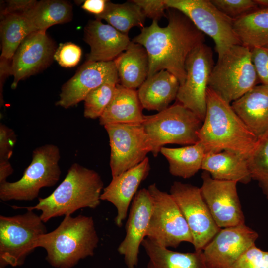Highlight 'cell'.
Masks as SVG:
<instances>
[{
  "instance_id": "cell-1",
  "label": "cell",
  "mask_w": 268,
  "mask_h": 268,
  "mask_svg": "<svg viewBox=\"0 0 268 268\" xmlns=\"http://www.w3.org/2000/svg\"><path fill=\"white\" fill-rule=\"evenodd\" d=\"M167 25L161 27L158 21L141 28L133 42L144 47L149 59L150 77L161 70L173 74L180 85L185 79V63L189 54L204 43V34L181 12L168 8Z\"/></svg>"
},
{
  "instance_id": "cell-2",
  "label": "cell",
  "mask_w": 268,
  "mask_h": 268,
  "mask_svg": "<svg viewBox=\"0 0 268 268\" xmlns=\"http://www.w3.org/2000/svg\"><path fill=\"white\" fill-rule=\"evenodd\" d=\"M198 138L206 153L227 150L247 158L258 140L231 105L208 87L206 114Z\"/></svg>"
},
{
  "instance_id": "cell-3",
  "label": "cell",
  "mask_w": 268,
  "mask_h": 268,
  "mask_svg": "<svg viewBox=\"0 0 268 268\" xmlns=\"http://www.w3.org/2000/svg\"><path fill=\"white\" fill-rule=\"evenodd\" d=\"M103 186L102 179L96 171L74 163L50 195L39 198L35 206L22 208L41 211L40 217L46 223L53 218L71 215L81 208H96L100 203Z\"/></svg>"
},
{
  "instance_id": "cell-4",
  "label": "cell",
  "mask_w": 268,
  "mask_h": 268,
  "mask_svg": "<svg viewBox=\"0 0 268 268\" xmlns=\"http://www.w3.org/2000/svg\"><path fill=\"white\" fill-rule=\"evenodd\" d=\"M99 241L92 217L67 215L53 231L38 237L35 247L46 250V259L52 267L71 268L92 256Z\"/></svg>"
},
{
  "instance_id": "cell-5",
  "label": "cell",
  "mask_w": 268,
  "mask_h": 268,
  "mask_svg": "<svg viewBox=\"0 0 268 268\" xmlns=\"http://www.w3.org/2000/svg\"><path fill=\"white\" fill-rule=\"evenodd\" d=\"M258 80L251 49L235 45L218 57L208 87L230 104L257 85Z\"/></svg>"
},
{
  "instance_id": "cell-6",
  "label": "cell",
  "mask_w": 268,
  "mask_h": 268,
  "mask_svg": "<svg viewBox=\"0 0 268 268\" xmlns=\"http://www.w3.org/2000/svg\"><path fill=\"white\" fill-rule=\"evenodd\" d=\"M202 121L179 103L152 115H144L142 123L156 157L167 144L192 145L199 142L198 133Z\"/></svg>"
},
{
  "instance_id": "cell-7",
  "label": "cell",
  "mask_w": 268,
  "mask_h": 268,
  "mask_svg": "<svg viewBox=\"0 0 268 268\" xmlns=\"http://www.w3.org/2000/svg\"><path fill=\"white\" fill-rule=\"evenodd\" d=\"M60 159V150L55 145L45 144L35 149L22 177L17 181L0 184V200L32 201L37 198L41 188L52 187L59 180Z\"/></svg>"
},
{
  "instance_id": "cell-8",
  "label": "cell",
  "mask_w": 268,
  "mask_h": 268,
  "mask_svg": "<svg viewBox=\"0 0 268 268\" xmlns=\"http://www.w3.org/2000/svg\"><path fill=\"white\" fill-rule=\"evenodd\" d=\"M44 223L33 210L13 216H0V268L23 264L36 249L37 238L47 233Z\"/></svg>"
},
{
  "instance_id": "cell-9",
  "label": "cell",
  "mask_w": 268,
  "mask_h": 268,
  "mask_svg": "<svg viewBox=\"0 0 268 268\" xmlns=\"http://www.w3.org/2000/svg\"><path fill=\"white\" fill-rule=\"evenodd\" d=\"M152 210L146 238L166 248H176L181 243H193L188 224L170 194L160 190L155 183L147 188Z\"/></svg>"
},
{
  "instance_id": "cell-10",
  "label": "cell",
  "mask_w": 268,
  "mask_h": 268,
  "mask_svg": "<svg viewBox=\"0 0 268 268\" xmlns=\"http://www.w3.org/2000/svg\"><path fill=\"white\" fill-rule=\"evenodd\" d=\"M168 8L176 9L186 16L215 44L218 57L231 47L242 45L233 29L234 19L224 15L209 0H165Z\"/></svg>"
},
{
  "instance_id": "cell-11",
  "label": "cell",
  "mask_w": 268,
  "mask_h": 268,
  "mask_svg": "<svg viewBox=\"0 0 268 268\" xmlns=\"http://www.w3.org/2000/svg\"><path fill=\"white\" fill-rule=\"evenodd\" d=\"M214 66L210 47L202 43L188 55L185 63L186 77L180 85L178 103L194 113L202 122L206 111L208 81Z\"/></svg>"
},
{
  "instance_id": "cell-12",
  "label": "cell",
  "mask_w": 268,
  "mask_h": 268,
  "mask_svg": "<svg viewBox=\"0 0 268 268\" xmlns=\"http://www.w3.org/2000/svg\"><path fill=\"white\" fill-rule=\"evenodd\" d=\"M104 127L109 139L112 177L137 165L151 152L142 124H109Z\"/></svg>"
},
{
  "instance_id": "cell-13",
  "label": "cell",
  "mask_w": 268,
  "mask_h": 268,
  "mask_svg": "<svg viewBox=\"0 0 268 268\" xmlns=\"http://www.w3.org/2000/svg\"><path fill=\"white\" fill-rule=\"evenodd\" d=\"M170 194L188 224L195 251H202L221 228L213 218L200 188L175 181Z\"/></svg>"
},
{
  "instance_id": "cell-14",
  "label": "cell",
  "mask_w": 268,
  "mask_h": 268,
  "mask_svg": "<svg viewBox=\"0 0 268 268\" xmlns=\"http://www.w3.org/2000/svg\"><path fill=\"white\" fill-rule=\"evenodd\" d=\"M201 178V193L217 226L223 228L245 224L237 182L214 179L205 171Z\"/></svg>"
},
{
  "instance_id": "cell-15",
  "label": "cell",
  "mask_w": 268,
  "mask_h": 268,
  "mask_svg": "<svg viewBox=\"0 0 268 268\" xmlns=\"http://www.w3.org/2000/svg\"><path fill=\"white\" fill-rule=\"evenodd\" d=\"M245 224L221 228L203 251L207 268H232L258 238Z\"/></svg>"
},
{
  "instance_id": "cell-16",
  "label": "cell",
  "mask_w": 268,
  "mask_h": 268,
  "mask_svg": "<svg viewBox=\"0 0 268 268\" xmlns=\"http://www.w3.org/2000/svg\"><path fill=\"white\" fill-rule=\"evenodd\" d=\"M53 40L46 31H35L22 42L11 61L13 81L11 88L15 89L19 82L34 75L49 66L56 50Z\"/></svg>"
},
{
  "instance_id": "cell-17",
  "label": "cell",
  "mask_w": 268,
  "mask_h": 268,
  "mask_svg": "<svg viewBox=\"0 0 268 268\" xmlns=\"http://www.w3.org/2000/svg\"><path fill=\"white\" fill-rule=\"evenodd\" d=\"M111 80H119L114 61H86L62 87L56 105L65 109L84 101L93 89Z\"/></svg>"
},
{
  "instance_id": "cell-18",
  "label": "cell",
  "mask_w": 268,
  "mask_h": 268,
  "mask_svg": "<svg viewBox=\"0 0 268 268\" xmlns=\"http://www.w3.org/2000/svg\"><path fill=\"white\" fill-rule=\"evenodd\" d=\"M152 210V200L147 189L139 190L134 197L126 225V235L118 248L128 268H135L139 247L145 238Z\"/></svg>"
},
{
  "instance_id": "cell-19",
  "label": "cell",
  "mask_w": 268,
  "mask_h": 268,
  "mask_svg": "<svg viewBox=\"0 0 268 268\" xmlns=\"http://www.w3.org/2000/svg\"><path fill=\"white\" fill-rule=\"evenodd\" d=\"M150 169L147 157L137 165L112 177L109 184L104 188L100 199L113 204L117 209L115 222L118 227L126 218L130 204L141 184L148 176Z\"/></svg>"
},
{
  "instance_id": "cell-20",
  "label": "cell",
  "mask_w": 268,
  "mask_h": 268,
  "mask_svg": "<svg viewBox=\"0 0 268 268\" xmlns=\"http://www.w3.org/2000/svg\"><path fill=\"white\" fill-rule=\"evenodd\" d=\"M84 32V40L90 48L86 61H113L131 42L127 34L99 19L89 21Z\"/></svg>"
},
{
  "instance_id": "cell-21",
  "label": "cell",
  "mask_w": 268,
  "mask_h": 268,
  "mask_svg": "<svg viewBox=\"0 0 268 268\" xmlns=\"http://www.w3.org/2000/svg\"><path fill=\"white\" fill-rule=\"evenodd\" d=\"M231 106L258 138L268 131V85H256Z\"/></svg>"
},
{
  "instance_id": "cell-22",
  "label": "cell",
  "mask_w": 268,
  "mask_h": 268,
  "mask_svg": "<svg viewBox=\"0 0 268 268\" xmlns=\"http://www.w3.org/2000/svg\"><path fill=\"white\" fill-rule=\"evenodd\" d=\"M179 86L180 82L173 74L161 70L148 77L137 91L143 108L159 112L176 99Z\"/></svg>"
},
{
  "instance_id": "cell-23",
  "label": "cell",
  "mask_w": 268,
  "mask_h": 268,
  "mask_svg": "<svg viewBox=\"0 0 268 268\" xmlns=\"http://www.w3.org/2000/svg\"><path fill=\"white\" fill-rule=\"evenodd\" d=\"M201 169L216 180L243 184H247L252 180L248 158L231 151L206 153Z\"/></svg>"
},
{
  "instance_id": "cell-24",
  "label": "cell",
  "mask_w": 268,
  "mask_h": 268,
  "mask_svg": "<svg viewBox=\"0 0 268 268\" xmlns=\"http://www.w3.org/2000/svg\"><path fill=\"white\" fill-rule=\"evenodd\" d=\"M143 109L137 90L118 83L112 99L99 118L100 124H142Z\"/></svg>"
},
{
  "instance_id": "cell-25",
  "label": "cell",
  "mask_w": 268,
  "mask_h": 268,
  "mask_svg": "<svg viewBox=\"0 0 268 268\" xmlns=\"http://www.w3.org/2000/svg\"><path fill=\"white\" fill-rule=\"evenodd\" d=\"M113 61L120 84L124 87L135 90L148 77V56L139 44L131 41L128 48Z\"/></svg>"
},
{
  "instance_id": "cell-26",
  "label": "cell",
  "mask_w": 268,
  "mask_h": 268,
  "mask_svg": "<svg viewBox=\"0 0 268 268\" xmlns=\"http://www.w3.org/2000/svg\"><path fill=\"white\" fill-rule=\"evenodd\" d=\"M141 245L148 258V268H207L203 251H171L145 238Z\"/></svg>"
},
{
  "instance_id": "cell-27",
  "label": "cell",
  "mask_w": 268,
  "mask_h": 268,
  "mask_svg": "<svg viewBox=\"0 0 268 268\" xmlns=\"http://www.w3.org/2000/svg\"><path fill=\"white\" fill-rule=\"evenodd\" d=\"M160 152L168 162L170 174L184 179L192 177L201 169L206 154L205 149L199 142L178 148L164 146Z\"/></svg>"
},
{
  "instance_id": "cell-28",
  "label": "cell",
  "mask_w": 268,
  "mask_h": 268,
  "mask_svg": "<svg viewBox=\"0 0 268 268\" xmlns=\"http://www.w3.org/2000/svg\"><path fill=\"white\" fill-rule=\"evenodd\" d=\"M23 14L35 31H43L50 27L70 21L73 17L71 4L63 0H42Z\"/></svg>"
},
{
  "instance_id": "cell-29",
  "label": "cell",
  "mask_w": 268,
  "mask_h": 268,
  "mask_svg": "<svg viewBox=\"0 0 268 268\" xmlns=\"http://www.w3.org/2000/svg\"><path fill=\"white\" fill-rule=\"evenodd\" d=\"M233 29L242 45H268V8H258L234 20Z\"/></svg>"
},
{
  "instance_id": "cell-30",
  "label": "cell",
  "mask_w": 268,
  "mask_h": 268,
  "mask_svg": "<svg viewBox=\"0 0 268 268\" xmlns=\"http://www.w3.org/2000/svg\"><path fill=\"white\" fill-rule=\"evenodd\" d=\"M0 17V57L11 60L22 42L35 31L23 14L11 13Z\"/></svg>"
},
{
  "instance_id": "cell-31",
  "label": "cell",
  "mask_w": 268,
  "mask_h": 268,
  "mask_svg": "<svg viewBox=\"0 0 268 268\" xmlns=\"http://www.w3.org/2000/svg\"><path fill=\"white\" fill-rule=\"evenodd\" d=\"M95 17L96 19L106 21L108 24L127 35L133 27L143 28L146 18L140 7L132 0L123 4L108 0L104 11Z\"/></svg>"
},
{
  "instance_id": "cell-32",
  "label": "cell",
  "mask_w": 268,
  "mask_h": 268,
  "mask_svg": "<svg viewBox=\"0 0 268 268\" xmlns=\"http://www.w3.org/2000/svg\"><path fill=\"white\" fill-rule=\"evenodd\" d=\"M248 162L252 179L258 182L268 199V131L258 138Z\"/></svg>"
},
{
  "instance_id": "cell-33",
  "label": "cell",
  "mask_w": 268,
  "mask_h": 268,
  "mask_svg": "<svg viewBox=\"0 0 268 268\" xmlns=\"http://www.w3.org/2000/svg\"><path fill=\"white\" fill-rule=\"evenodd\" d=\"M119 80L107 81L91 90L85 98L84 116L86 118H99L112 99Z\"/></svg>"
},
{
  "instance_id": "cell-34",
  "label": "cell",
  "mask_w": 268,
  "mask_h": 268,
  "mask_svg": "<svg viewBox=\"0 0 268 268\" xmlns=\"http://www.w3.org/2000/svg\"><path fill=\"white\" fill-rule=\"evenodd\" d=\"M222 13L234 20L257 9L254 0H210Z\"/></svg>"
},
{
  "instance_id": "cell-35",
  "label": "cell",
  "mask_w": 268,
  "mask_h": 268,
  "mask_svg": "<svg viewBox=\"0 0 268 268\" xmlns=\"http://www.w3.org/2000/svg\"><path fill=\"white\" fill-rule=\"evenodd\" d=\"M232 268H268V251L261 250L254 244L240 256Z\"/></svg>"
},
{
  "instance_id": "cell-36",
  "label": "cell",
  "mask_w": 268,
  "mask_h": 268,
  "mask_svg": "<svg viewBox=\"0 0 268 268\" xmlns=\"http://www.w3.org/2000/svg\"><path fill=\"white\" fill-rule=\"evenodd\" d=\"M82 50L79 46L71 43L61 44L57 48L54 59L62 67H71L77 65L80 60Z\"/></svg>"
},
{
  "instance_id": "cell-37",
  "label": "cell",
  "mask_w": 268,
  "mask_h": 268,
  "mask_svg": "<svg viewBox=\"0 0 268 268\" xmlns=\"http://www.w3.org/2000/svg\"><path fill=\"white\" fill-rule=\"evenodd\" d=\"M16 141L14 131L7 126L0 124V167L11 166L9 159Z\"/></svg>"
},
{
  "instance_id": "cell-38",
  "label": "cell",
  "mask_w": 268,
  "mask_h": 268,
  "mask_svg": "<svg viewBox=\"0 0 268 268\" xmlns=\"http://www.w3.org/2000/svg\"><path fill=\"white\" fill-rule=\"evenodd\" d=\"M251 49V60L262 84L268 85V45Z\"/></svg>"
},
{
  "instance_id": "cell-39",
  "label": "cell",
  "mask_w": 268,
  "mask_h": 268,
  "mask_svg": "<svg viewBox=\"0 0 268 268\" xmlns=\"http://www.w3.org/2000/svg\"><path fill=\"white\" fill-rule=\"evenodd\" d=\"M133 2L139 6L146 17L158 21L165 16V9H168L165 0H134Z\"/></svg>"
},
{
  "instance_id": "cell-40",
  "label": "cell",
  "mask_w": 268,
  "mask_h": 268,
  "mask_svg": "<svg viewBox=\"0 0 268 268\" xmlns=\"http://www.w3.org/2000/svg\"><path fill=\"white\" fill-rule=\"evenodd\" d=\"M37 1L35 0H9L0 11V17L11 13L23 14L31 9Z\"/></svg>"
},
{
  "instance_id": "cell-41",
  "label": "cell",
  "mask_w": 268,
  "mask_h": 268,
  "mask_svg": "<svg viewBox=\"0 0 268 268\" xmlns=\"http://www.w3.org/2000/svg\"><path fill=\"white\" fill-rule=\"evenodd\" d=\"M10 60L0 57V104L2 106L4 103L3 87L6 77L11 75V62ZM11 61V60H10Z\"/></svg>"
},
{
  "instance_id": "cell-42",
  "label": "cell",
  "mask_w": 268,
  "mask_h": 268,
  "mask_svg": "<svg viewBox=\"0 0 268 268\" xmlns=\"http://www.w3.org/2000/svg\"><path fill=\"white\" fill-rule=\"evenodd\" d=\"M108 0H87L84 1L82 8L95 16L101 14L104 10Z\"/></svg>"
},
{
  "instance_id": "cell-43",
  "label": "cell",
  "mask_w": 268,
  "mask_h": 268,
  "mask_svg": "<svg viewBox=\"0 0 268 268\" xmlns=\"http://www.w3.org/2000/svg\"><path fill=\"white\" fill-rule=\"evenodd\" d=\"M254 1L259 6L263 8H268V0H254Z\"/></svg>"
},
{
  "instance_id": "cell-44",
  "label": "cell",
  "mask_w": 268,
  "mask_h": 268,
  "mask_svg": "<svg viewBox=\"0 0 268 268\" xmlns=\"http://www.w3.org/2000/svg\"></svg>"
}]
</instances>
